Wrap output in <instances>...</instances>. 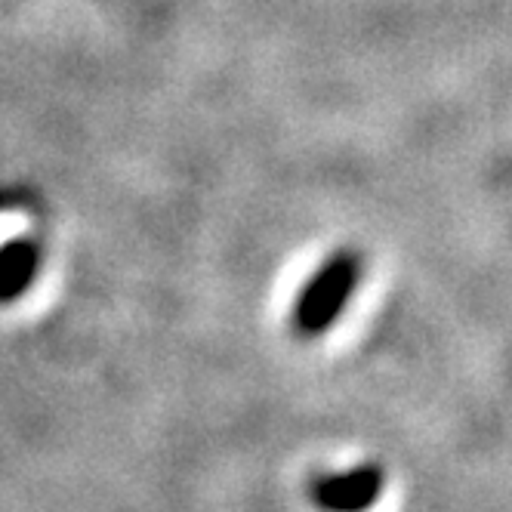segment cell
<instances>
[{"instance_id":"obj_1","label":"cell","mask_w":512,"mask_h":512,"mask_svg":"<svg viewBox=\"0 0 512 512\" xmlns=\"http://www.w3.org/2000/svg\"><path fill=\"white\" fill-rule=\"evenodd\" d=\"M361 275H364L361 253L349 247L334 250L300 290V297L294 303V331L306 340H315L331 331L346 312L349 300L355 297Z\"/></svg>"},{"instance_id":"obj_2","label":"cell","mask_w":512,"mask_h":512,"mask_svg":"<svg viewBox=\"0 0 512 512\" xmlns=\"http://www.w3.org/2000/svg\"><path fill=\"white\" fill-rule=\"evenodd\" d=\"M386 488V469L361 463L346 472H331L312 482V503L331 512H358L380 500Z\"/></svg>"},{"instance_id":"obj_3","label":"cell","mask_w":512,"mask_h":512,"mask_svg":"<svg viewBox=\"0 0 512 512\" xmlns=\"http://www.w3.org/2000/svg\"><path fill=\"white\" fill-rule=\"evenodd\" d=\"M41 269V247L31 238H10L0 247V306L16 303L28 294V287Z\"/></svg>"}]
</instances>
